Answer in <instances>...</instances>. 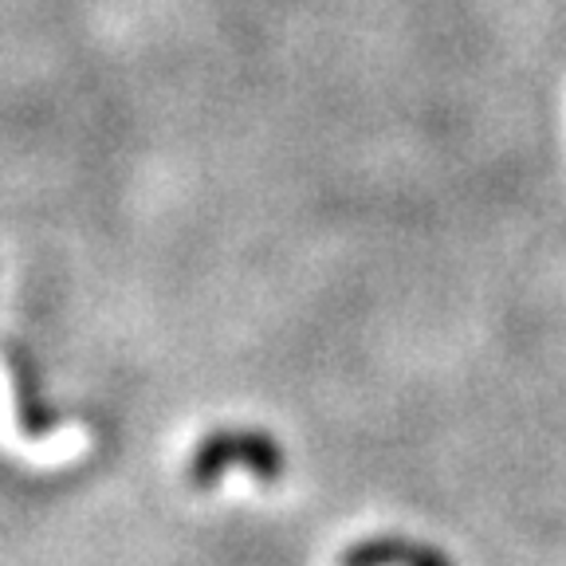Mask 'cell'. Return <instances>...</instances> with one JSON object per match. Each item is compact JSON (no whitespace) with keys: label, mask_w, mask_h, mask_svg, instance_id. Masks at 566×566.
<instances>
[{"label":"cell","mask_w":566,"mask_h":566,"mask_svg":"<svg viewBox=\"0 0 566 566\" xmlns=\"http://www.w3.org/2000/svg\"><path fill=\"white\" fill-rule=\"evenodd\" d=\"M232 464H244L248 476L275 484L283 472V449L260 429H221V433H209L197 444L186 476L193 488H212L217 480H224Z\"/></svg>","instance_id":"6da1fadb"},{"label":"cell","mask_w":566,"mask_h":566,"mask_svg":"<svg viewBox=\"0 0 566 566\" xmlns=\"http://www.w3.org/2000/svg\"><path fill=\"white\" fill-rule=\"evenodd\" d=\"M343 566H452V558L437 547L389 535V539H370L350 547L343 555Z\"/></svg>","instance_id":"7a4b0ae2"}]
</instances>
